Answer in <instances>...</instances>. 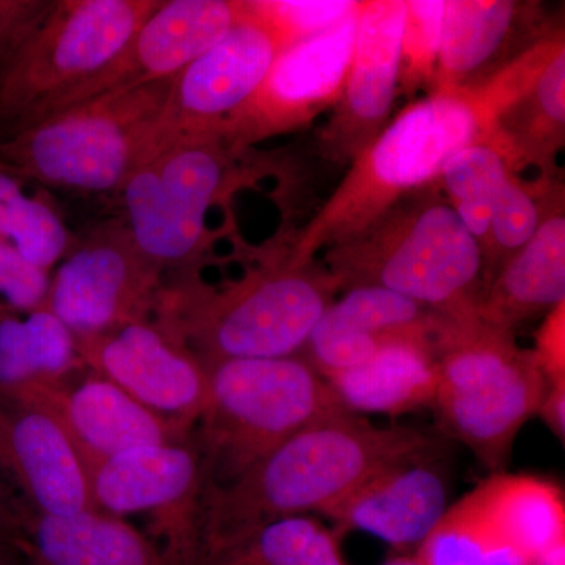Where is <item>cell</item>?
<instances>
[{"label":"cell","mask_w":565,"mask_h":565,"mask_svg":"<svg viewBox=\"0 0 565 565\" xmlns=\"http://www.w3.org/2000/svg\"><path fill=\"white\" fill-rule=\"evenodd\" d=\"M565 46L564 32L535 41L492 77L470 88L437 90L405 106L351 163L291 250L294 266L370 228L396 204L440 181L449 159L492 139L501 115Z\"/></svg>","instance_id":"1"},{"label":"cell","mask_w":565,"mask_h":565,"mask_svg":"<svg viewBox=\"0 0 565 565\" xmlns=\"http://www.w3.org/2000/svg\"><path fill=\"white\" fill-rule=\"evenodd\" d=\"M435 448L415 427L348 411L318 419L228 484L204 486L196 556L264 523L322 514L386 465Z\"/></svg>","instance_id":"2"},{"label":"cell","mask_w":565,"mask_h":565,"mask_svg":"<svg viewBox=\"0 0 565 565\" xmlns=\"http://www.w3.org/2000/svg\"><path fill=\"white\" fill-rule=\"evenodd\" d=\"M340 291L323 264L294 266L285 253L223 288L192 280L163 288L154 323L204 367L225 360L299 356Z\"/></svg>","instance_id":"3"},{"label":"cell","mask_w":565,"mask_h":565,"mask_svg":"<svg viewBox=\"0 0 565 565\" xmlns=\"http://www.w3.org/2000/svg\"><path fill=\"white\" fill-rule=\"evenodd\" d=\"M438 185L404 200L370 228L323 252L341 291L375 286L445 318L478 311L482 252Z\"/></svg>","instance_id":"4"},{"label":"cell","mask_w":565,"mask_h":565,"mask_svg":"<svg viewBox=\"0 0 565 565\" xmlns=\"http://www.w3.org/2000/svg\"><path fill=\"white\" fill-rule=\"evenodd\" d=\"M173 77L95 96L0 139V163L41 188L117 193L158 148Z\"/></svg>","instance_id":"5"},{"label":"cell","mask_w":565,"mask_h":565,"mask_svg":"<svg viewBox=\"0 0 565 565\" xmlns=\"http://www.w3.org/2000/svg\"><path fill=\"white\" fill-rule=\"evenodd\" d=\"M161 0L51 2L35 29L0 65V139L99 95Z\"/></svg>","instance_id":"6"},{"label":"cell","mask_w":565,"mask_h":565,"mask_svg":"<svg viewBox=\"0 0 565 565\" xmlns=\"http://www.w3.org/2000/svg\"><path fill=\"white\" fill-rule=\"evenodd\" d=\"M433 341L438 367L433 407L479 462L492 475L503 473L516 435L537 414L546 390L533 352L478 311L435 315Z\"/></svg>","instance_id":"7"},{"label":"cell","mask_w":565,"mask_h":565,"mask_svg":"<svg viewBox=\"0 0 565 565\" xmlns=\"http://www.w3.org/2000/svg\"><path fill=\"white\" fill-rule=\"evenodd\" d=\"M206 370L207 403L192 433L204 486L228 484L292 435L344 411L302 356L225 360Z\"/></svg>","instance_id":"8"},{"label":"cell","mask_w":565,"mask_h":565,"mask_svg":"<svg viewBox=\"0 0 565 565\" xmlns=\"http://www.w3.org/2000/svg\"><path fill=\"white\" fill-rule=\"evenodd\" d=\"M237 156L221 132L181 136L152 152L118 192L137 250L162 273L203 250L207 212L228 191Z\"/></svg>","instance_id":"9"},{"label":"cell","mask_w":565,"mask_h":565,"mask_svg":"<svg viewBox=\"0 0 565 565\" xmlns=\"http://www.w3.org/2000/svg\"><path fill=\"white\" fill-rule=\"evenodd\" d=\"M162 270L148 262L121 221L93 226L74 239L51 277L44 308L74 338L148 321L162 292Z\"/></svg>","instance_id":"10"},{"label":"cell","mask_w":565,"mask_h":565,"mask_svg":"<svg viewBox=\"0 0 565 565\" xmlns=\"http://www.w3.org/2000/svg\"><path fill=\"white\" fill-rule=\"evenodd\" d=\"M87 475L96 512L150 515L172 564L195 563L204 471L192 440L132 449L103 460Z\"/></svg>","instance_id":"11"},{"label":"cell","mask_w":565,"mask_h":565,"mask_svg":"<svg viewBox=\"0 0 565 565\" xmlns=\"http://www.w3.org/2000/svg\"><path fill=\"white\" fill-rule=\"evenodd\" d=\"M359 7L343 22L282 51L250 99L223 122L230 150L243 154L252 145L300 131L343 93L355 41Z\"/></svg>","instance_id":"12"},{"label":"cell","mask_w":565,"mask_h":565,"mask_svg":"<svg viewBox=\"0 0 565 565\" xmlns=\"http://www.w3.org/2000/svg\"><path fill=\"white\" fill-rule=\"evenodd\" d=\"M0 397L44 412L61 424L87 471L132 449L192 440L191 429L145 407L99 374L76 385L66 379L32 382L3 390Z\"/></svg>","instance_id":"13"},{"label":"cell","mask_w":565,"mask_h":565,"mask_svg":"<svg viewBox=\"0 0 565 565\" xmlns=\"http://www.w3.org/2000/svg\"><path fill=\"white\" fill-rule=\"evenodd\" d=\"M280 54L273 33L241 0V18L232 31L173 77L156 150L181 136L221 131L258 90Z\"/></svg>","instance_id":"14"},{"label":"cell","mask_w":565,"mask_h":565,"mask_svg":"<svg viewBox=\"0 0 565 565\" xmlns=\"http://www.w3.org/2000/svg\"><path fill=\"white\" fill-rule=\"evenodd\" d=\"M82 363L156 414L193 433L207 403L204 364L154 322H134L111 332L76 338Z\"/></svg>","instance_id":"15"},{"label":"cell","mask_w":565,"mask_h":565,"mask_svg":"<svg viewBox=\"0 0 565 565\" xmlns=\"http://www.w3.org/2000/svg\"><path fill=\"white\" fill-rule=\"evenodd\" d=\"M407 0L360 2L343 93L319 132V151L351 163L379 136L399 92L401 43Z\"/></svg>","instance_id":"16"},{"label":"cell","mask_w":565,"mask_h":565,"mask_svg":"<svg viewBox=\"0 0 565 565\" xmlns=\"http://www.w3.org/2000/svg\"><path fill=\"white\" fill-rule=\"evenodd\" d=\"M435 451L386 465L321 515L338 535L363 531L397 552L418 550L451 505V486Z\"/></svg>","instance_id":"17"},{"label":"cell","mask_w":565,"mask_h":565,"mask_svg":"<svg viewBox=\"0 0 565 565\" xmlns=\"http://www.w3.org/2000/svg\"><path fill=\"white\" fill-rule=\"evenodd\" d=\"M0 473L33 514L96 512L87 470L61 424L0 397Z\"/></svg>","instance_id":"18"},{"label":"cell","mask_w":565,"mask_h":565,"mask_svg":"<svg viewBox=\"0 0 565 565\" xmlns=\"http://www.w3.org/2000/svg\"><path fill=\"white\" fill-rule=\"evenodd\" d=\"M239 18L241 0H162L103 77L99 95L177 76L232 31Z\"/></svg>","instance_id":"19"},{"label":"cell","mask_w":565,"mask_h":565,"mask_svg":"<svg viewBox=\"0 0 565 565\" xmlns=\"http://www.w3.org/2000/svg\"><path fill=\"white\" fill-rule=\"evenodd\" d=\"M434 323L433 311L401 294L356 286L327 308L299 356L327 381L366 362L385 341Z\"/></svg>","instance_id":"20"},{"label":"cell","mask_w":565,"mask_h":565,"mask_svg":"<svg viewBox=\"0 0 565 565\" xmlns=\"http://www.w3.org/2000/svg\"><path fill=\"white\" fill-rule=\"evenodd\" d=\"M565 302L564 184L550 200L534 236L509 256L482 292L478 316L514 333L515 327Z\"/></svg>","instance_id":"21"},{"label":"cell","mask_w":565,"mask_h":565,"mask_svg":"<svg viewBox=\"0 0 565 565\" xmlns=\"http://www.w3.org/2000/svg\"><path fill=\"white\" fill-rule=\"evenodd\" d=\"M433 333L434 327L399 334L366 362L327 379L341 407L353 415L392 418L433 407L438 381Z\"/></svg>","instance_id":"22"},{"label":"cell","mask_w":565,"mask_h":565,"mask_svg":"<svg viewBox=\"0 0 565 565\" xmlns=\"http://www.w3.org/2000/svg\"><path fill=\"white\" fill-rule=\"evenodd\" d=\"M534 3L446 0L435 90L470 88L504 68L498 63Z\"/></svg>","instance_id":"23"},{"label":"cell","mask_w":565,"mask_h":565,"mask_svg":"<svg viewBox=\"0 0 565 565\" xmlns=\"http://www.w3.org/2000/svg\"><path fill=\"white\" fill-rule=\"evenodd\" d=\"M25 556L46 565H173L120 516L103 512L33 516Z\"/></svg>","instance_id":"24"},{"label":"cell","mask_w":565,"mask_h":565,"mask_svg":"<svg viewBox=\"0 0 565 565\" xmlns=\"http://www.w3.org/2000/svg\"><path fill=\"white\" fill-rule=\"evenodd\" d=\"M482 515L531 559L565 541V500L555 482L497 473L470 492Z\"/></svg>","instance_id":"25"},{"label":"cell","mask_w":565,"mask_h":565,"mask_svg":"<svg viewBox=\"0 0 565 565\" xmlns=\"http://www.w3.org/2000/svg\"><path fill=\"white\" fill-rule=\"evenodd\" d=\"M497 134L515 173L537 167L541 178L556 177V159L565 139V46L501 115Z\"/></svg>","instance_id":"26"},{"label":"cell","mask_w":565,"mask_h":565,"mask_svg":"<svg viewBox=\"0 0 565 565\" xmlns=\"http://www.w3.org/2000/svg\"><path fill=\"white\" fill-rule=\"evenodd\" d=\"M76 338L46 308L17 313L0 303V392L54 382L79 370Z\"/></svg>","instance_id":"27"},{"label":"cell","mask_w":565,"mask_h":565,"mask_svg":"<svg viewBox=\"0 0 565 565\" xmlns=\"http://www.w3.org/2000/svg\"><path fill=\"white\" fill-rule=\"evenodd\" d=\"M193 565H348L340 535L313 515L274 520L196 556Z\"/></svg>","instance_id":"28"},{"label":"cell","mask_w":565,"mask_h":565,"mask_svg":"<svg viewBox=\"0 0 565 565\" xmlns=\"http://www.w3.org/2000/svg\"><path fill=\"white\" fill-rule=\"evenodd\" d=\"M20 174L0 163V241L36 269L51 274L65 258L76 234L46 196L29 191Z\"/></svg>","instance_id":"29"},{"label":"cell","mask_w":565,"mask_h":565,"mask_svg":"<svg viewBox=\"0 0 565 565\" xmlns=\"http://www.w3.org/2000/svg\"><path fill=\"white\" fill-rule=\"evenodd\" d=\"M512 173L515 170L511 158L503 141L494 134L492 139L478 141L456 152L438 181L446 200L481 247L482 255L489 244L494 195Z\"/></svg>","instance_id":"30"},{"label":"cell","mask_w":565,"mask_h":565,"mask_svg":"<svg viewBox=\"0 0 565 565\" xmlns=\"http://www.w3.org/2000/svg\"><path fill=\"white\" fill-rule=\"evenodd\" d=\"M423 565H534L482 515L473 494L449 505L415 552Z\"/></svg>","instance_id":"31"},{"label":"cell","mask_w":565,"mask_h":565,"mask_svg":"<svg viewBox=\"0 0 565 565\" xmlns=\"http://www.w3.org/2000/svg\"><path fill=\"white\" fill-rule=\"evenodd\" d=\"M563 185L555 178H539L535 182L520 180L512 173L494 195L490 212L489 244L484 262V289L505 259L519 252L534 236L552 200Z\"/></svg>","instance_id":"32"},{"label":"cell","mask_w":565,"mask_h":565,"mask_svg":"<svg viewBox=\"0 0 565 565\" xmlns=\"http://www.w3.org/2000/svg\"><path fill=\"white\" fill-rule=\"evenodd\" d=\"M446 0H407L401 43L399 92L412 102L435 90Z\"/></svg>","instance_id":"33"},{"label":"cell","mask_w":565,"mask_h":565,"mask_svg":"<svg viewBox=\"0 0 565 565\" xmlns=\"http://www.w3.org/2000/svg\"><path fill=\"white\" fill-rule=\"evenodd\" d=\"M356 0H245L248 13L273 33L281 52L351 17Z\"/></svg>","instance_id":"34"},{"label":"cell","mask_w":565,"mask_h":565,"mask_svg":"<svg viewBox=\"0 0 565 565\" xmlns=\"http://www.w3.org/2000/svg\"><path fill=\"white\" fill-rule=\"evenodd\" d=\"M51 274L36 269L0 241V303L17 313H31L46 305Z\"/></svg>","instance_id":"35"},{"label":"cell","mask_w":565,"mask_h":565,"mask_svg":"<svg viewBox=\"0 0 565 565\" xmlns=\"http://www.w3.org/2000/svg\"><path fill=\"white\" fill-rule=\"evenodd\" d=\"M533 352L546 384L565 381V302L545 315L535 332Z\"/></svg>","instance_id":"36"},{"label":"cell","mask_w":565,"mask_h":565,"mask_svg":"<svg viewBox=\"0 0 565 565\" xmlns=\"http://www.w3.org/2000/svg\"><path fill=\"white\" fill-rule=\"evenodd\" d=\"M51 2L0 0V65L18 50L44 17Z\"/></svg>","instance_id":"37"},{"label":"cell","mask_w":565,"mask_h":565,"mask_svg":"<svg viewBox=\"0 0 565 565\" xmlns=\"http://www.w3.org/2000/svg\"><path fill=\"white\" fill-rule=\"evenodd\" d=\"M33 516L32 509L0 473V545L25 555Z\"/></svg>","instance_id":"38"},{"label":"cell","mask_w":565,"mask_h":565,"mask_svg":"<svg viewBox=\"0 0 565 565\" xmlns=\"http://www.w3.org/2000/svg\"><path fill=\"white\" fill-rule=\"evenodd\" d=\"M557 440H565V381L546 384L537 414Z\"/></svg>","instance_id":"39"},{"label":"cell","mask_w":565,"mask_h":565,"mask_svg":"<svg viewBox=\"0 0 565 565\" xmlns=\"http://www.w3.org/2000/svg\"><path fill=\"white\" fill-rule=\"evenodd\" d=\"M534 565H565V541L550 546L546 552L535 559Z\"/></svg>","instance_id":"40"},{"label":"cell","mask_w":565,"mask_h":565,"mask_svg":"<svg viewBox=\"0 0 565 565\" xmlns=\"http://www.w3.org/2000/svg\"><path fill=\"white\" fill-rule=\"evenodd\" d=\"M382 565H423L419 563L418 557H416L415 553H399V555L390 557L388 561H385Z\"/></svg>","instance_id":"41"},{"label":"cell","mask_w":565,"mask_h":565,"mask_svg":"<svg viewBox=\"0 0 565 565\" xmlns=\"http://www.w3.org/2000/svg\"><path fill=\"white\" fill-rule=\"evenodd\" d=\"M11 552H14V550L10 548V546H3V548L0 550V565H13V563H11Z\"/></svg>","instance_id":"42"},{"label":"cell","mask_w":565,"mask_h":565,"mask_svg":"<svg viewBox=\"0 0 565 565\" xmlns=\"http://www.w3.org/2000/svg\"><path fill=\"white\" fill-rule=\"evenodd\" d=\"M28 559H29V565H46V564L41 563V561L35 559V557H28Z\"/></svg>","instance_id":"43"},{"label":"cell","mask_w":565,"mask_h":565,"mask_svg":"<svg viewBox=\"0 0 565 565\" xmlns=\"http://www.w3.org/2000/svg\"><path fill=\"white\" fill-rule=\"evenodd\" d=\"M3 546H6V545H0V550H2V548H3Z\"/></svg>","instance_id":"44"}]
</instances>
